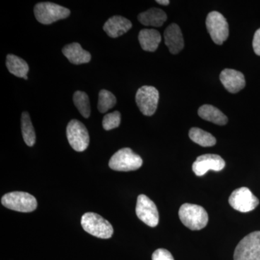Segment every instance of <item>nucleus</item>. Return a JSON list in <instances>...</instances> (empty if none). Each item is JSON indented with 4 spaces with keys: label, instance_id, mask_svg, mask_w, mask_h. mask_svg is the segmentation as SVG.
I'll list each match as a JSON object with an SVG mask.
<instances>
[{
    "label": "nucleus",
    "instance_id": "obj_1",
    "mask_svg": "<svg viewBox=\"0 0 260 260\" xmlns=\"http://www.w3.org/2000/svg\"><path fill=\"white\" fill-rule=\"evenodd\" d=\"M179 216L181 223L192 231L204 229L208 222V215L206 210L198 205L185 203L181 205Z\"/></svg>",
    "mask_w": 260,
    "mask_h": 260
},
{
    "label": "nucleus",
    "instance_id": "obj_2",
    "mask_svg": "<svg viewBox=\"0 0 260 260\" xmlns=\"http://www.w3.org/2000/svg\"><path fill=\"white\" fill-rule=\"evenodd\" d=\"M82 227L88 234L100 239H110L114 234L112 224L99 214L86 213L81 218Z\"/></svg>",
    "mask_w": 260,
    "mask_h": 260
},
{
    "label": "nucleus",
    "instance_id": "obj_3",
    "mask_svg": "<svg viewBox=\"0 0 260 260\" xmlns=\"http://www.w3.org/2000/svg\"><path fill=\"white\" fill-rule=\"evenodd\" d=\"M143 159L129 148H121L114 153L109 160V166L117 172L138 170L143 165Z\"/></svg>",
    "mask_w": 260,
    "mask_h": 260
},
{
    "label": "nucleus",
    "instance_id": "obj_4",
    "mask_svg": "<svg viewBox=\"0 0 260 260\" xmlns=\"http://www.w3.org/2000/svg\"><path fill=\"white\" fill-rule=\"evenodd\" d=\"M2 204L5 208L20 213H30L37 208L35 197L23 191H13L2 198Z\"/></svg>",
    "mask_w": 260,
    "mask_h": 260
},
{
    "label": "nucleus",
    "instance_id": "obj_5",
    "mask_svg": "<svg viewBox=\"0 0 260 260\" xmlns=\"http://www.w3.org/2000/svg\"><path fill=\"white\" fill-rule=\"evenodd\" d=\"M34 15L39 23L44 25H49L68 18L70 15V10L64 7L55 3H40L34 7Z\"/></svg>",
    "mask_w": 260,
    "mask_h": 260
},
{
    "label": "nucleus",
    "instance_id": "obj_6",
    "mask_svg": "<svg viewBox=\"0 0 260 260\" xmlns=\"http://www.w3.org/2000/svg\"><path fill=\"white\" fill-rule=\"evenodd\" d=\"M234 260H260V232L251 233L238 244Z\"/></svg>",
    "mask_w": 260,
    "mask_h": 260
},
{
    "label": "nucleus",
    "instance_id": "obj_7",
    "mask_svg": "<svg viewBox=\"0 0 260 260\" xmlns=\"http://www.w3.org/2000/svg\"><path fill=\"white\" fill-rule=\"evenodd\" d=\"M206 27L212 40L215 44L221 45L227 40L229 35V24L221 13L213 11L206 18Z\"/></svg>",
    "mask_w": 260,
    "mask_h": 260
},
{
    "label": "nucleus",
    "instance_id": "obj_8",
    "mask_svg": "<svg viewBox=\"0 0 260 260\" xmlns=\"http://www.w3.org/2000/svg\"><path fill=\"white\" fill-rule=\"evenodd\" d=\"M67 137L75 151L83 152L88 148L90 136L87 128L80 121L73 119L70 121L67 126Z\"/></svg>",
    "mask_w": 260,
    "mask_h": 260
},
{
    "label": "nucleus",
    "instance_id": "obj_9",
    "mask_svg": "<svg viewBox=\"0 0 260 260\" xmlns=\"http://www.w3.org/2000/svg\"><path fill=\"white\" fill-rule=\"evenodd\" d=\"M135 100L142 114L148 116L153 115L158 107V90L155 87L144 85L138 89Z\"/></svg>",
    "mask_w": 260,
    "mask_h": 260
},
{
    "label": "nucleus",
    "instance_id": "obj_10",
    "mask_svg": "<svg viewBox=\"0 0 260 260\" xmlns=\"http://www.w3.org/2000/svg\"><path fill=\"white\" fill-rule=\"evenodd\" d=\"M229 203L237 211L248 213L255 209L259 202L249 188L241 187L233 191Z\"/></svg>",
    "mask_w": 260,
    "mask_h": 260
},
{
    "label": "nucleus",
    "instance_id": "obj_11",
    "mask_svg": "<svg viewBox=\"0 0 260 260\" xmlns=\"http://www.w3.org/2000/svg\"><path fill=\"white\" fill-rule=\"evenodd\" d=\"M135 210L140 220L148 226L155 227L158 225V210L155 203L146 195L140 194L138 196Z\"/></svg>",
    "mask_w": 260,
    "mask_h": 260
},
{
    "label": "nucleus",
    "instance_id": "obj_12",
    "mask_svg": "<svg viewBox=\"0 0 260 260\" xmlns=\"http://www.w3.org/2000/svg\"><path fill=\"white\" fill-rule=\"evenodd\" d=\"M223 158L215 154H205L198 157L192 165V170L198 177L204 176L208 171L220 172L225 168Z\"/></svg>",
    "mask_w": 260,
    "mask_h": 260
},
{
    "label": "nucleus",
    "instance_id": "obj_13",
    "mask_svg": "<svg viewBox=\"0 0 260 260\" xmlns=\"http://www.w3.org/2000/svg\"><path fill=\"white\" fill-rule=\"evenodd\" d=\"M220 80L228 91L237 93L245 87L244 75L241 72L232 69H225L220 75Z\"/></svg>",
    "mask_w": 260,
    "mask_h": 260
},
{
    "label": "nucleus",
    "instance_id": "obj_14",
    "mask_svg": "<svg viewBox=\"0 0 260 260\" xmlns=\"http://www.w3.org/2000/svg\"><path fill=\"white\" fill-rule=\"evenodd\" d=\"M165 44L173 54H179L184 47L182 32L179 25L171 24L164 31Z\"/></svg>",
    "mask_w": 260,
    "mask_h": 260
},
{
    "label": "nucleus",
    "instance_id": "obj_15",
    "mask_svg": "<svg viewBox=\"0 0 260 260\" xmlns=\"http://www.w3.org/2000/svg\"><path fill=\"white\" fill-rule=\"evenodd\" d=\"M133 27L130 20L120 15H114L106 22L104 25V31L111 38H118L126 34Z\"/></svg>",
    "mask_w": 260,
    "mask_h": 260
},
{
    "label": "nucleus",
    "instance_id": "obj_16",
    "mask_svg": "<svg viewBox=\"0 0 260 260\" xmlns=\"http://www.w3.org/2000/svg\"><path fill=\"white\" fill-rule=\"evenodd\" d=\"M62 53L72 64H85L91 59V54L83 49L78 43H72L65 46Z\"/></svg>",
    "mask_w": 260,
    "mask_h": 260
},
{
    "label": "nucleus",
    "instance_id": "obj_17",
    "mask_svg": "<svg viewBox=\"0 0 260 260\" xmlns=\"http://www.w3.org/2000/svg\"><path fill=\"white\" fill-rule=\"evenodd\" d=\"M138 39L143 50L153 52L161 42V36L155 29H143L140 30Z\"/></svg>",
    "mask_w": 260,
    "mask_h": 260
},
{
    "label": "nucleus",
    "instance_id": "obj_18",
    "mask_svg": "<svg viewBox=\"0 0 260 260\" xmlns=\"http://www.w3.org/2000/svg\"><path fill=\"white\" fill-rule=\"evenodd\" d=\"M140 23L146 26L160 27L167 20L165 12L158 8H151L138 17Z\"/></svg>",
    "mask_w": 260,
    "mask_h": 260
},
{
    "label": "nucleus",
    "instance_id": "obj_19",
    "mask_svg": "<svg viewBox=\"0 0 260 260\" xmlns=\"http://www.w3.org/2000/svg\"><path fill=\"white\" fill-rule=\"evenodd\" d=\"M198 115L204 120L210 121L218 125H225L228 122L227 116L218 108L212 105H203L198 109Z\"/></svg>",
    "mask_w": 260,
    "mask_h": 260
},
{
    "label": "nucleus",
    "instance_id": "obj_20",
    "mask_svg": "<svg viewBox=\"0 0 260 260\" xmlns=\"http://www.w3.org/2000/svg\"><path fill=\"white\" fill-rule=\"evenodd\" d=\"M6 66L11 74L18 78L28 80L27 74L29 71L28 64L22 58L14 54H8L7 56Z\"/></svg>",
    "mask_w": 260,
    "mask_h": 260
},
{
    "label": "nucleus",
    "instance_id": "obj_21",
    "mask_svg": "<svg viewBox=\"0 0 260 260\" xmlns=\"http://www.w3.org/2000/svg\"><path fill=\"white\" fill-rule=\"evenodd\" d=\"M189 136L193 142L202 147H212L216 144V139L213 135L200 128H191Z\"/></svg>",
    "mask_w": 260,
    "mask_h": 260
},
{
    "label": "nucleus",
    "instance_id": "obj_22",
    "mask_svg": "<svg viewBox=\"0 0 260 260\" xmlns=\"http://www.w3.org/2000/svg\"><path fill=\"white\" fill-rule=\"evenodd\" d=\"M21 129L25 144L29 147L34 146L36 143V133L28 112H25L22 114Z\"/></svg>",
    "mask_w": 260,
    "mask_h": 260
},
{
    "label": "nucleus",
    "instance_id": "obj_23",
    "mask_svg": "<svg viewBox=\"0 0 260 260\" xmlns=\"http://www.w3.org/2000/svg\"><path fill=\"white\" fill-rule=\"evenodd\" d=\"M73 102L81 115L88 119L90 115V101L88 95L85 92L78 90L73 95Z\"/></svg>",
    "mask_w": 260,
    "mask_h": 260
},
{
    "label": "nucleus",
    "instance_id": "obj_24",
    "mask_svg": "<svg viewBox=\"0 0 260 260\" xmlns=\"http://www.w3.org/2000/svg\"><path fill=\"white\" fill-rule=\"evenodd\" d=\"M116 104L115 95L107 90H102L99 92L98 109L101 113L107 112L112 109Z\"/></svg>",
    "mask_w": 260,
    "mask_h": 260
},
{
    "label": "nucleus",
    "instance_id": "obj_25",
    "mask_svg": "<svg viewBox=\"0 0 260 260\" xmlns=\"http://www.w3.org/2000/svg\"><path fill=\"white\" fill-rule=\"evenodd\" d=\"M121 123V114L120 112H114L109 113L107 115L104 116V119H103V127L107 131L115 129L120 125Z\"/></svg>",
    "mask_w": 260,
    "mask_h": 260
},
{
    "label": "nucleus",
    "instance_id": "obj_26",
    "mask_svg": "<svg viewBox=\"0 0 260 260\" xmlns=\"http://www.w3.org/2000/svg\"><path fill=\"white\" fill-rule=\"evenodd\" d=\"M152 260H174L172 254L165 249H158L154 251Z\"/></svg>",
    "mask_w": 260,
    "mask_h": 260
},
{
    "label": "nucleus",
    "instance_id": "obj_27",
    "mask_svg": "<svg viewBox=\"0 0 260 260\" xmlns=\"http://www.w3.org/2000/svg\"><path fill=\"white\" fill-rule=\"evenodd\" d=\"M252 45L256 55L260 56V28L258 29L254 34Z\"/></svg>",
    "mask_w": 260,
    "mask_h": 260
},
{
    "label": "nucleus",
    "instance_id": "obj_28",
    "mask_svg": "<svg viewBox=\"0 0 260 260\" xmlns=\"http://www.w3.org/2000/svg\"><path fill=\"white\" fill-rule=\"evenodd\" d=\"M156 3L159 5H164V6L170 4V1L169 0H157Z\"/></svg>",
    "mask_w": 260,
    "mask_h": 260
}]
</instances>
